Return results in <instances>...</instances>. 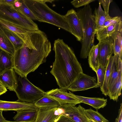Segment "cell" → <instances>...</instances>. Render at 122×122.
<instances>
[{"mask_svg":"<svg viewBox=\"0 0 122 122\" xmlns=\"http://www.w3.org/2000/svg\"><path fill=\"white\" fill-rule=\"evenodd\" d=\"M23 41L13 56V69L18 74L26 77L46 62L51 46L46 35L39 29L28 31Z\"/></svg>","mask_w":122,"mask_h":122,"instance_id":"6da1fadb","label":"cell"},{"mask_svg":"<svg viewBox=\"0 0 122 122\" xmlns=\"http://www.w3.org/2000/svg\"><path fill=\"white\" fill-rule=\"evenodd\" d=\"M53 50L55 59L50 73L60 88L66 90L82 69L73 51L62 39L55 41Z\"/></svg>","mask_w":122,"mask_h":122,"instance_id":"7a4b0ae2","label":"cell"},{"mask_svg":"<svg viewBox=\"0 0 122 122\" xmlns=\"http://www.w3.org/2000/svg\"><path fill=\"white\" fill-rule=\"evenodd\" d=\"M25 4L33 13L39 21L46 22L60 27L71 33L65 18L49 8L46 2H52L54 0H23Z\"/></svg>","mask_w":122,"mask_h":122,"instance_id":"3957f363","label":"cell"},{"mask_svg":"<svg viewBox=\"0 0 122 122\" xmlns=\"http://www.w3.org/2000/svg\"><path fill=\"white\" fill-rule=\"evenodd\" d=\"M76 13L83 31L80 57L85 59L87 58L91 47L94 45L95 34V16L89 4L78 9Z\"/></svg>","mask_w":122,"mask_h":122,"instance_id":"277c9868","label":"cell"},{"mask_svg":"<svg viewBox=\"0 0 122 122\" xmlns=\"http://www.w3.org/2000/svg\"><path fill=\"white\" fill-rule=\"evenodd\" d=\"M0 20L19 26L28 30H39L36 23L14 5L0 3Z\"/></svg>","mask_w":122,"mask_h":122,"instance_id":"5b68a950","label":"cell"},{"mask_svg":"<svg viewBox=\"0 0 122 122\" xmlns=\"http://www.w3.org/2000/svg\"><path fill=\"white\" fill-rule=\"evenodd\" d=\"M16 73L17 85L15 92L18 100L34 103L46 95V92L34 85L26 77Z\"/></svg>","mask_w":122,"mask_h":122,"instance_id":"8992f818","label":"cell"},{"mask_svg":"<svg viewBox=\"0 0 122 122\" xmlns=\"http://www.w3.org/2000/svg\"><path fill=\"white\" fill-rule=\"evenodd\" d=\"M98 87L99 86L95 77L91 76L82 72L79 74L66 90L75 92Z\"/></svg>","mask_w":122,"mask_h":122,"instance_id":"52a82bcc","label":"cell"},{"mask_svg":"<svg viewBox=\"0 0 122 122\" xmlns=\"http://www.w3.org/2000/svg\"><path fill=\"white\" fill-rule=\"evenodd\" d=\"M75 105L67 104L60 105L59 107L62 110L61 115L66 116L74 122H89L85 109L80 105L77 107Z\"/></svg>","mask_w":122,"mask_h":122,"instance_id":"ba28073f","label":"cell"},{"mask_svg":"<svg viewBox=\"0 0 122 122\" xmlns=\"http://www.w3.org/2000/svg\"><path fill=\"white\" fill-rule=\"evenodd\" d=\"M46 95L54 99L60 105L70 104L76 105L81 103L74 96V94L63 89H53L46 92Z\"/></svg>","mask_w":122,"mask_h":122,"instance_id":"9c48e42d","label":"cell"},{"mask_svg":"<svg viewBox=\"0 0 122 122\" xmlns=\"http://www.w3.org/2000/svg\"><path fill=\"white\" fill-rule=\"evenodd\" d=\"M64 16L70 30L71 33L77 41H81L83 37L82 28L76 12L71 9L68 10Z\"/></svg>","mask_w":122,"mask_h":122,"instance_id":"30bf717a","label":"cell"},{"mask_svg":"<svg viewBox=\"0 0 122 122\" xmlns=\"http://www.w3.org/2000/svg\"><path fill=\"white\" fill-rule=\"evenodd\" d=\"M98 59L99 64L106 67L108 61L113 53V40L111 37L99 41Z\"/></svg>","mask_w":122,"mask_h":122,"instance_id":"8fae6325","label":"cell"},{"mask_svg":"<svg viewBox=\"0 0 122 122\" xmlns=\"http://www.w3.org/2000/svg\"><path fill=\"white\" fill-rule=\"evenodd\" d=\"M39 108L34 103L25 102L18 100L13 102L8 101L0 100V110L4 111H19L35 110L37 111Z\"/></svg>","mask_w":122,"mask_h":122,"instance_id":"7c38bea8","label":"cell"},{"mask_svg":"<svg viewBox=\"0 0 122 122\" xmlns=\"http://www.w3.org/2000/svg\"><path fill=\"white\" fill-rule=\"evenodd\" d=\"M0 81L5 87L15 92L17 85V77L14 69H7L0 72Z\"/></svg>","mask_w":122,"mask_h":122,"instance_id":"4fadbf2b","label":"cell"},{"mask_svg":"<svg viewBox=\"0 0 122 122\" xmlns=\"http://www.w3.org/2000/svg\"><path fill=\"white\" fill-rule=\"evenodd\" d=\"M58 108H39L34 122H54L60 115Z\"/></svg>","mask_w":122,"mask_h":122,"instance_id":"5bb4252c","label":"cell"},{"mask_svg":"<svg viewBox=\"0 0 122 122\" xmlns=\"http://www.w3.org/2000/svg\"><path fill=\"white\" fill-rule=\"evenodd\" d=\"M122 29V21L100 29L96 32V38L99 41L103 40Z\"/></svg>","mask_w":122,"mask_h":122,"instance_id":"9a60e30c","label":"cell"},{"mask_svg":"<svg viewBox=\"0 0 122 122\" xmlns=\"http://www.w3.org/2000/svg\"><path fill=\"white\" fill-rule=\"evenodd\" d=\"M114 56L110 76L108 83L109 92L117 80L120 72L122 70V59L117 56L114 55Z\"/></svg>","mask_w":122,"mask_h":122,"instance_id":"2e32d148","label":"cell"},{"mask_svg":"<svg viewBox=\"0 0 122 122\" xmlns=\"http://www.w3.org/2000/svg\"><path fill=\"white\" fill-rule=\"evenodd\" d=\"M74 96L78 99L81 103L90 105L96 110L103 108L107 105V99L104 98L88 97L76 95L74 94Z\"/></svg>","mask_w":122,"mask_h":122,"instance_id":"e0dca14e","label":"cell"},{"mask_svg":"<svg viewBox=\"0 0 122 122\" xmlns=\"http://www.w3.org/2000/svg\"><path fill=\"white\" fill-rule=\"evenodd\" d=\"M37 111L29 110L20 111L13 117L15 121L21 122H34L36 117Z\"/></svg>","mask_w":122,"mask_h":122,"instance_id":"ac0fdd59","label":"cell"},{"mask_svg":"<svg viewBox=\"0 0 122 122\" xmlns=\"http://www.w3.org/2000/svg\"><path fill=\"white\" fill-rule=\"evenodd\" d=\"M99 44L94 45L91 48L88 55V62L89 66L92 70L96 72L99 64L98 54Z\"/></svg>","mask_w":122,"mask_h":122,"instance_id":"d6986e66","label":"cell"},{"mask_svg":"<svg viewBox=\"0 0 122 122\" xmlns=\"http://www.w3.org/2000/svg\"><path fill=\"white\" fill-rule=\"evenodd\" d=\"M34 103L39 108H52L59 107L60 106L56 100L46 95L36 101Z\"/></svg>","mask_w":122,"mask_h":122,"instance_id":"ffe728a7","label":"cell"},{"mask_svg":"<svg viewBox=\"0 0 122 122\" xmlns=\"http://www.w3.org/2000/svg\"><path fill=\"white\" fill-rule=\"evenodd\" d=\"M13 67V56L0 49V72Z\"/></svg>","mask_w":122,"mask_h":122,"instance_id":"44dd1931","label":"cell"},{"mask_svg":"<svg viewBox=\"0 0 122 122\" xmlns=\"http://www.w3.org/2000/svg\"><path fill=\"white\" fill-rule=\"evenodd\" d=\"M111 37L113 41V53L122 58V29L113 34Z\"/></svg>","mask_w":122,"mask_h":122,"instance_id":"7402d4cb","label":"cell"},{"mask_svg":"<svg viewBox=\"0 0 122 122\" xmlns=\"http://www.w3.org/2000/svg\"><path fill=\"white\" fill-rule=\"evenodd\" d=\"M94 13L96 33V31L103 26L106 20L110 16L106 15L99 3L98 8L95 9Z\"/></svg>","mask_w":122,"mask_h":122,"instance_id":"603a6c76","label":"cell"},{"mask_svg":"<svg viewBox=\"0 0 122 122\" xmlns=\"http://www.w3.org/2000/svg\"><path fill=\"white\" fill-rule=\"evenodd\" d=\"M0 26L5 27L14 33L22 40L25 38L28 31L22 27L0 20Z\"/></svg>","mask_w":122,"mask_h":122,"instance_id":"cb8c5ba5","label":"cell"},{"mask_svg":"<svg viewBox=\"0 0 122 122\" xmlns=\"http://www.w3.org/2000/svg\"><path fill=\"white\" fill-rule=\"evenodd\" d=\"M0 49L14 56L15 50L14 46L0 26Z\"/></svg>","mask_w":122,"mask_h":122,"instance_id":"d4e9b609","label":"cell"},{"mask_svg":"<svg viewBox=\"0 0 122 122\" xmlns=\"http://www.w3.org/2000/svg\"><path fill=\"white\" fill-rule=\"evenodd\" d=\"M122 70L119 74L118 77L112 88L109 91L108 96L110 99L117 101L118 98L121 94L122 85Z\"/></svg>","mask_w":122,"mask_h":122,"instance_id":"484cf974","label":"cell"},{"mask_svg":"<svg viewBox=\"0 0 122 122\" xmlns=\"http://www.w3.org/2000/svg\"><path fill=\"white\" fill-rule=\"evenodd\" d=\"M0 27L12 44L15 51L20 49L23 45L24 41L17 35L5 27Z\"/></svg>","mask_w":122,"mask_h":122,"instance_id":"4316f807","label":"cell"},{"mask_svg":"<svg viewBox=\"0 0 122 122\" xmlns=\"http://www.w3.org/2000/svg\"><path fill=\"white\" fill-rule=\"evenodd\" d=\"M114 55H112L110 58L106 67L105 78L103 86L100 88L102 93L106 96L109 93L108 83L110 76Z\"/></svg>","mask_w":122,"mask_h":122,"instance_id":"83f0119b","label":"cell"},{"mask_svg":"<svg viewBox=\"0 0 122 122\" xmlns=\"http://www.w3.org/2000/svg\"><path fill=\"white\" fill-rule=\"evenodd\" d=\"M86 114L88 119H92L97 122H109L97 111L91 108L85 109Z\"/></svg>","mask_w":122,"mask_h":122,"instance_id":"f1b7e54d","label":"cell"},{"mask_svg":"<svg viewBox=\"0 0 122 122\" xmlns=\"http://www.w3.org/2000/svg\"><path fill=\"white\" fill-rule=\"evenodd\" d=\"M21 4L18 8L15 7L25 16L32 20H37V19L33 13L27 6L23 0H20Z\"/></svg>","mask_w":122,"mask_h":122,"instance_id":"f546056e","label":"cell"},{"mask_svg":"<svg viewBox=\"0 0 122 122\" xmlns=\"http://www.w3.org/2000/svg\"><path fill=\"white\" fill-rule=\"evenodd\" d=\"M106 69V67L99 64L96 72L97 79V83L99 87H100V88L102 87L103 83Z\"/></svg>","mask_w":122,"mask_h":122,"instance_id":"4dcf8cb0","label":"cell"},{"mask_svg":"<svg viewBox=\"0 0 122 122\" xmlns=\"http://www.w3.org/2000/svg\"><path fill=\"white\" fill-rule=\"evenodd\" d=\"M121 21H122V18L121 16H116L114 17L110 16L106 20L103 26L100 29L114 24Z\"/></svg>","mask_w":122,"mask_h":122,"instance_id":"1f68e13d","label":"cell"},{"mask_svg":"<svg viewBox=\"0 0 122 122\" xmlns=\"http://www.w3.org/2000/svg\"><path fill=\"white\" fill-rule=\"evenodd\" d=\"M95 0H74L71 2V3L75 8H77L89 4Z\"/></svg>","mask_w":122,"mask_h":122,"instance_id":"d6a6232c","label":"cell"},{"mask_svg":"<svg viewBox=\"0 0 122 122\" xmlns=\"http://www.w3.org/2000/svg\"><path fill=\"white\" fill-rule=\"evenodd\" d=\"M99 3L102 5L104 10V11L106 15L107 16L109 15V8L110 5L112 2V0H99Z\"/></svg>","mask_w":122,"mask_h":122,"instance_id":"836d02e7","label":"cell"},{"mask_svg":"<svg viewBox=\"0 0 122 122\" xmlns=\"http://www.w3.org/2000/svg\"><path fill=\"white\" fill-rule=\"evenodd\" d=\"M54 122H74L69 118L66 116L61 115Z\"/></svg>","mask_w":122,"mask_h":122,"instance_id":"e575fe53","label":"cell"},{"mask_svg":"<svg viewBox=\"0 0 122 122\" xmlns=\"http://www.w3.org/2000/svg\"><path fill=\"white\" fill-rule=\"evenodd\" d=\"M122 104L121 103L120 108L118 111V116L116 119L115 122H122Z\"/></svg>","mask_w":122,"mask_h":122,"instance_id":"d590c367","label":"cell"},{"mask_svg":"<svg viewBox=\"0 0 122 122\" xmlns=\"http://www.w3.org/2000/svg\"><path fill=\"white\" fill-rule=\"evenodd\" d=\"M16 0H0V3L8 4L14 6Z\"/></svg>","mask_w":122,"mask_h":122,"instance_id":"8d00e7d4","label":"cell"},{"mask_svg":"<svg viewBox=\"0 0 122 122\" xmlns=\"http://www.w3.org/2000/svg\"><path fill=\"white\" fill-rule=\"evenodd\" d=\"M7 91L6 88L0 81V96L5 93Z\"/></svg>","mask_w":122,"mask_h":122,"instance_id":"74e56055","label":"cell"},{"mask_svg":"<svg viewBox=\"0 0 122 122\" xmlns=\"http://www.w3.org/2000/svg\"><path fill=\"white\" fill-rule=\"evenodd\" d=\"M21 4L20 0H16L15 2L14 6L16 8H18L20 6Z\"/></svg>","mask_w":122,"mask_h":122,"instance_id":"f35d334b","label":"cell"},{"mask_svg":"<svg viewBox=\"0 0 122 122\" xmlns=\"http://www.w3.org/2000/svg\"><path fill=\"white\" fill-rule=\"evenodd\" d=\"M2 111L0 110V122H5L6 120L2 115Z\"/></svg>","mask_w":122,"mask_h":122,"instance_id":"ab89813d","label":"cell"},{"mask_svg":"<svg viewBox=\"0 0 122 122\" xmlns=\"http://www.w3.org/2000/svg\"><path fill=\"white\" fill-rule=\"evenodd\" d=\"M88 120L89 122H97L92 119H88Z\"/></svg>","mask_w":122,"mask_h":122,"instance_id":"60d3db41","label":"cell"},{"mask_svg":"<svg viewBox=\"0 0 122 122\" xmlns=\"http://www.w3.org/2000/svg\"><path fill=\"white\" fill-rule=\"evenodd\" d=\"M5 122H18V121H7L6 120Z\"/></svg>","mask_w":122,"mask_h":122,"instance_id":"b9f144b4","label":"cell"}]
</instances>
